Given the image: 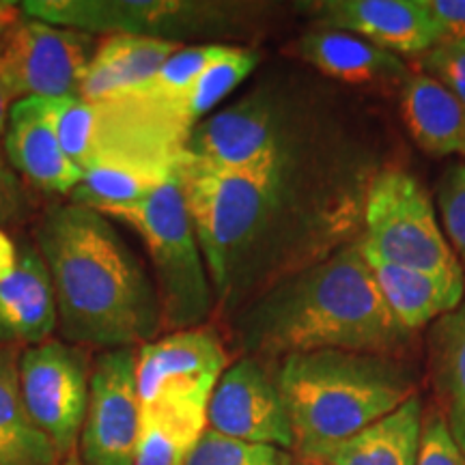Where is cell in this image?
<instances>
[{
	"label": "cell",
	"instance_id": "6da1fadb",
	"mask_svg": "<svg viewBox=\"0 0 465 465\" xmlns=\"http://www.w3.org/2000/svg\"><path fill=\"white\" fill-rule=\"evenodd\" d=\"M179 179L216 302L235 311L362 235L366 182L218 171L182 155Z\"/></svg>",
	"mask_w": 465,
	"mask_h": 465
},
{
	"label": "cell",
	"instance_id": "7a4b0ae2",
	"mask_svg": "<svg viewBox=\"0 0 465 465\" xmlns=\"http://www.w3.org/2000/svg\"><path fill=\"white\" fill-rule=\"evenodd\" d=\"M35 246L69 345L143 347L164 332L155 281L108 216L72 201L50 207L35 229Z\"/></svg>",
	"mask_w": 465,
	"mask_h": 465
},
{
	"label": "cell",
	"instance_id": "3957f363",
	"mask_svg": "<svg viewBox=\"0 0 465 465\" xmlns=\"http://www.w3.org/2000/svg\"><path fill=\"white\" fill-rule=\"evenodd\" d=\"M235 339L246 356L274 362L323 349L397 356L414 332L386 306L358 240L248 302Z\"/></svg>",
	"mask_w": 465,
	"mask_h": 465
},
{
	"label": "cell",
	"instance_id": "277c9868",
	"mask_svg": "<svg viewBox=\"0 0 465 465\" xmlns=\"http://www.w3.org/2000/svg\"><path fill=\"white\" fill-rule=\"evenodd\" d=\"M185 155L237 173H278L317 182L373 179L369 149L328 97L265 83L194 127Z\"/></svg>",
	"mask_w": 465,
	"mask_h": 465
},
{
	"label": "cell",
	"instance_id": "5b68a950",
	"mask_svg": "<svg viewBox=\"0 0 465 465\" xmlns=\"http://www.w3.org/2000/svg\"><path fill=\"white\" fill-rule=\"evenodd\" d=\"M278 388L302 455L391 414L416 394V375L397 356L323 349L282 358Z\"/></svg>",
	"mask_w": 465,
	"mask_h": 465
},
{
	"label": "cell",
	"instance_id": "8992f818",
	"mask_svg": "<svg viewBox=\"0 0 465 465\" xmlns=\"http://www.w3.org/2000/svg\"><path fill=\"white\" fill-rule=\"evenodd\" d=\"M100 213L132 226L143 240L153 263L164 332L205 325L218 302L179 173L143 201Z\"/></svg>",
	"mask_w": 465,
	"mask_h": 465
},
{
	"label": "cell",
	"instance_id": "52a82bcc",
	"mask_svg": "<svg viewBox=\"0 0 465 465\" xmlns=\"http://www.w3.org/2000/svg\"><path fill=\"white\" fill-rule=\"evenodd\" d=\"M22 14L89 35L183 39L240 37L257 5L212 0H26Z\"/></svg>",
	"mask_w": 465,
	"mask_h": 465
},
{
	"label": "cell",
	"instance_id": "ba28073f",
	"mask_svg": "<svg viewBox=\"0 0 465 465\" xmlns=\"http://www.w3.org/2000/svg\"><path fill=\"white\" fill-rule=\"evenodd\" d=\"M360 246L366 254L410 270L463 276L427 190L401 168H381L371 179Z\"/></svg>",
	"mask_w": 465,
	"mask_h": 465
},
{
	"label": "cell",
	"instance_id": "9c48e42d",
	"mask_svg": "<svg viewBox=\"0 0 465 465\" xmlns=\"http://www.w3.org/2000/svg\"><path fill=\"white\" fill-rule=\"evenodd\" d=\"M97 44L95 35L22 14L0 39V80L14 102L80 97Z\"/></svg>",
	"mask_w": 465,
	"mask_h": 465
},
{
	"label": "cell",
	"instance_id": "30bf717a",
	"mask_svg": "<svg viewBox=\"0 0 465 465\" xmlns=\"http://www.w3.org/2000/svg\"><path fill=\"white\" fill-rule=\"evenodd\" d=\"M91 366L86 349L50 339L22 349L20 391L35 427L48 438L63 461L72 457L89 405Z\"/></svg>",
	"mask_w": 465,
	"mask_h": 465
},
{
	"label": "cell",
	"instance_id": "8fae6325",
	"mask_svg": "<svg viewBox=\"0 0 465 465\" xmlns=\"http://www.w3.org/2000/svg\"><path fill=\"white\" fill-rule=\"evenodd\" d=\"M136 360V347L106 349L93 360L78 441L83 465H134L141 431Z\"/></svg>",
	"mask_w": 465,
	"mask_h": 465
},
{
	"label": "cell",
	"instance_id": "7c38bea8",
	"mask_svg": "<svg viewBox=\"0 0 465 465\" xmlns=\"http://www.w3.org/2000/svg\"><path fill=\"white\" fill-rule=\"evenodd\" d=\"M229 366L223 339L209 325L177 330L138 347L136 381L141 407L155 403L209 405Z\"/></svg>",
	"mask_w": 465,
	"mask_h": 465
},
{
	"label": "cell",
	"instance_id": "4fadbf2b",
	"mask_svg": "<svg viewBox=\"0 0 465 465\" xmlns=\"http://www.w3.org/2000/svg\"><path fill=\"white\" fill-rule=\"evenodd\" d=\"M207 429L248 444L293 449V431L278 388V369L243 356L224 369L207 405Z\"/></svg>",
	"mask_w": 465,
	"mask_h": 465
},
{
	"label": "cell",
	"instance_id": "5bb4252c",
	"mask_svg": "<svg viewBox=\"0 0 465 465\" xmlns=\"http://www.w3.org/2000/svg\"><path fill=\"white\" fill-rule=\"evenodd\" d=\"M319 26L342 31L392 54H424L438 37L420 0H323L306 5Z\"/></svg>",
	"mask_w": 465,
	"mask_h": 465
},
{
	"label": "cell",
	"instance_id": "9a60e30c",
	"mask_svg": "<svg viewBox=\"0 0 465 465\" xmlns=\"http://www.w3.org/2000/svg\"><path fill=\"white\" fill-rule=\"evenodd\" d=\"M3 151L9 168L20 173L35 188L52 194H72L84 177L58 144L37 97L11 104Z\"/></svg>",
	"mask_w": 465,
	"mask_h": 465
},
{
	"label": "cell",
	"instance_id": "2e32d148",
	"mask_svg": "<svg viewBox=\"0 0 465 465\" xmlns=\"http://www.w3.org/2000/svg\"><path fill=\"white\" fill-rule=\"evenodd\" d=\"M58 330L50 272L37 246L17 248L15 272L0 282V345L26 349L52 339Z\"/></svg>",
	"mask_w": 465,
	"mask_h": 465
},
{
	"label": "cell",
	"instance_id": "e0dca14e",
	"mask_svg": "<svg viewBox=\"0 0 465 465\" xmlns=\"http://www.w3.org/2000/svg\"><path fill=\"white\" fill-rule=\"evenodd\" d=\"M295 56L328 78L356 86H401L411 69L399 54L332 28H311L293 45Z\"/></svg>",
	"mask_w": 465,
	"mask_h": 465
},
{
	"label": "cell",
	"instance_id": "ac0fdd59",
	"mask_svg": "<svg viewBox=\"0 0 465 465\" xmlns=\"http://www.w3.org/2000/svg\"><path fill=\"white\" fill-rule=\"evenodd\" d=\"M182 44L136 35H106L86 67L80 97L89 104H113L153 80Z\"/></svg>",
	"mask_w": 465,
	"mask_h": 465
},
{
	"label": "cell",
	"instance_id": "d6986e66",
	"mask_svg": "<svg viewBox=\"0 0 465 465\" xmlns=\"http://www.w3.org/2000/svg\"><path fill=\"white\" fill-rule=\"evenodd\" d=\"M424 410L418 394L351 438L317 446L298 457L323 465H416L420 452Z\"/></svg>",
	"mask_w": 465,
	"mask_h": 465
},
{
	"label": "cell",
	"instance_id": "ffe728a7",
	"mask_svg": "<svg viewBox=\"0 0 465 465\" xmlns=\"http://www.w3.org/2000/svg\"><path fill=\"white\" fill-rule=\"evenodd\" d=\"M373 278L391 312L410 332L455 311L465 295V276H444L431 272L410 270L366 254Z\"/></svg>",
	"mask_w": 465,
	"mask_h": 465
},
{
	"label": "cell",
	"instance_id": "44dd1931",
	"mask_svg": "<svg viewBox=\"0 0 465 465\" xmlns=\"http://www.w3.org/2000/svg\"><path fill=\"white\" fill-rule=\"evenodd\" d=\"M401 116L418 147L433 158H465V108L440 80L411 72L399 86Z\"/></svg>",
	"mask_w": 465,
	"mask_h": 465
},
{
	"label": "cell",
	"instance_id": "7402d4cb",
	"mask_svg": "<svg viewBox=\"0 0 465 465\" xmlns=\"http://www.w3.org/2000/svg\"><path fill=\"white\" fill-rule=\"evenodd\" d=\"M177 164L134 155L102 158L86 168L83 182L72 192V203L95 212L132 205L164 185L177 173Z\"/></svg>",
	"mask_w": 465,
	"mask_h": 465
},
{
	"label": "cell",
	"instance_id": "603a6c76",
	"mask_svg": "<svg viewBox=\"0 0 465 465\" xmlns=\"http://www.w3.org/2000/svg\"><path fill=\"white\" fill-rule=\"evenodd\" d=\"M20 353L0 345V465H61L54 444L35 427L22 401Z\"/></svg>",
	"mask_w": 465,
	"mask_h": 465
},
{
	"label": "cell",
	"instance_id": "cb8c5ba5",
	"mask_svg": "<svg viewBox=\"0 0 465 465\" xmlns=\"http://www.w3.org/2000/svg\"><path fill=\"white\" fill-rule=\"evenodd\" d=\"M429 369L444 422L465 455V295L455 311L435 319L429 330Z\"/></svg>",
	"mask_w": 465,
	"mask_h": 465
},
{
	"label": "cell",
	"instance_id": "d4e9b609",
	"mask_svg": "<svg viewBox=\"0 0 465 465\" xmlns=\"http://www.w3.org/2000/svg\"><path fill=\"white\" fill-rule=\"evenodd\" d=\"M259 58L257 50L231 45L224 56L212 63L192 83L188 93L171 113V124L185 138V144H188L192 130L201 121H205L213 113V108L254 72V67L259 65Z\"/></svg>",
	"mask_w": 465,
	"mask_h": 465
},
{
	"label": "cell",
	"instance_id": "484cf974",
	"mask_svg": "<svg viewBox=\"0 0 465 465\" xmlns=\"http://www.w3.org/2000/svg\"><path fill=\"white\" fill-rule=\"evenodd\" d=\"M42 106L61 149L84 173L93 164L97 153L100 106L84 102L83 97L42 100Z\"/></svg>",
	"mask_w": 465,
	"mask_h": 465
},
{
	"label": "cell",
	"instance_id": "4316f807",
	"mask_svg": "<svg viewBox=\"0 0 465 465\" xmlns=\"http://www.w3.org/2000/svg\"><path fill=\"white\" fill-rule=\"evenodd\" d=\"M293 457L274 446L248 444L207 429L185 465H291Z\"/></svg>",
	"mask_w": 465,
	"mask_h": 465
},
{
	"label": "cell",
	"instance_id": "83f0119b",
	"mask_svg": "<svg viewBox=\"0 0 465 465\" xmlns=\"http://www.w3.org/2000/svg\"><path fill=\"white\" fill-rule=\"evenodd\" d=\"M438 212L452 252L465 265V162L449 166L440 177Z\"/></svg>",
	"mask_w": 465,
	"mask_h": 465
},
{
	"label": "cell",
	"instance_id": "f1b7e54d",
	"mask_svg": "<svg viewBox=\"0 0 465 465\" xmlns=\"http://www.w3.org/2000/svg\"><path fill=\"white\" fill-rule=\"evenodd\" d=\"M424 74L433 75L465 108V37L457 42L438 44L420 56Z\"/></svg>",
	"mask_w": 465,
	"mask_h": 465
},
{
	"label": "cell",
	"instance_id": "f546056e",
	"mask_svg": "<svg viewBox=\"0 0 465 465\" xmlns=\"http://www.w3.org/2000/svg\"><path fill=\"white\" fill-rule=\"evenodd\" d=\"M416 465H465V455L455 444L444 418L438 411L424 420Z\"/></svg>",
	"mask_w": 465,
	"mask_h": 465
},
{
	"label": "cell",
	"instance_id": "4dcf8cb0",
	"mask_svg": "<svg viewBox=\"0 0 465 465\" xmlns=\"http://www.w3.org/2000/svg\"><path fill=\"white\" fill-rule=\"evenodd\" d=\"M438 44L465 37V0H420Z\"/></svg>",
	"mask_w": 465,
	"mask_h": 465
},
{
	"label": "cell",
	"instance_id": "1f68e13d",
	"mask_svg": "<svg viewBox=\"0 0 465 465\" xmlns=\"http://www.w3.org/2000/svg\"><path fill=\"white\" fill-rule=\"evenodd\" d=\"M25 205L26 196L20 182L11 173V168H3L0 171V226L15 223L25 212Z\"/></svg>",
	"mask_w": 465,
	"mask_h": 465
},
{
	"label": "cell",
	"instance_id": "d6a6232c",
	"mask_svg": "<svg viewBox=\"0 0 465 465\" xmlns=\"http://www.w3.org/2000/svg\"><path fill=\"white\" fill-rule=\"evenodd\" d=\"M17 265V246L14 240L0 229V282L7 281V278L15 272Z\"/></svg>",
	"mask_w": 465,
	"mask_h": 465
},
{
	"label": "cell",
	"instance_id": "836d02e7",
	"mask_svg": "<svg viewBox=\"0 0 465 465\" xmlns=\"http://www.w3.org/2000/svg\"><path fill=\"white\" fill-rule=\"evenodd\" d=\"M22 17V5L11 0H0V39Z\"/></svg>",
	"mask_w": 465,
	"mask_h": 465
},
{
	"label": "cell",
	"instance_id": "e575fe53",
	"mask_svg": "<svg viewBox=\"0 0 465 465\" xmlns=\"http://www.w3.org/2000/svg\"><path fill=\"white\" fill-rule=\"evenodd\" d=\"M11 102L14 100H11L9 91L5 89L3 80H0V171H3V168H9V164H5V158H3V136H5V127H7Z\"/></svg>",
	"mask_w": 465,
	"mask_h": 465
},
{
	"label": "cell",
	"instance_id": "d590c367",
	"mask_svg": "<svg viewBox=\"0 0 465 465\" xmlns=\"http://www.w3.org/2000/svg\"><path fill=\"white\" fill-rule=\"evenodd\" d=\"M291 465H323V463L315 461V459H304V457H298V459H293V463H291Z\"/></svg>",
	"mask_w": 465,
	"mask_h": 465
},
{
	"label": "cell",
	"instance_id": "8d00e7d4",
	"mask_svg": "<svg viewBox=\"0 0 465 465\" xmlns=\"http://www.w3.org/2000/svg\"><path fill=\"white\" fill-rule=\"evenodd\" d=\"M61 465H83V461H80V459H75V457L72 455V457H67L65 461H63Z\"/></svg>",
	"mask_w": 465,
	"mask_h": 465
}]
</instances>
